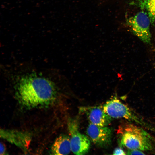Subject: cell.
Returning a JSON list of instances; mask_svg holds the SVG:
<instances>
[{"mask_svg": "<svg viewBox=\"0 0 155 155\" xmlns=\"http://www.w3.org/2000/svg\"><path fill=\"white\" fill-rule=\"evenodd\" d=\"M55 84L48 79L35 74L25 76L17 84L16 96L19 104L28 109L48 107L56 99Z\"/></svg>", "mask_w": 155, "mask_h": 155, "instance_id": "1", "label": "cell"}, {"mask_svg": "<svg viewBox=\"0 0 155 155\" xmlns=\"http://www.w3.org/2000/svg\"><path fill=\"white\" fill-rule=\"evenodd\" d=\"M120 145L129 149L147 151L152 149L151 137L142 129L133 124L126 123L119 129Z\"/></svg>", "mask_w": 155, "mask_h": 155, "instance_id": "2", "label": "cell"}, {"mask_svg": "<svg viewBox=\"0 0 155 155\" xmlns=\"http://www.w3.org/2000/svg\"><path fill=\"white\" fill-rule=\"evenodd\" d=\"M67 123L71 136V151L76 155L86 154L90 149V143L89 140L87 136L79 132L78 120L69 118Z\"/></svg>", "mask_w": 155, "mask_h": 155, "instance_id": "3", "label": "cell"}, {"mask_svg": "<svg viewBox=\"0 0 155 155\" xmlns=\"http://www.w3.org/2000/svg\"><path fill=\"white\" fill-rule=\"evenodd\" d=\"M102 108L105 112L112 118H124L141 125H145L142 120L127 105L115 98L107 101Z\"/></svg>", "mask_w": 155, "mask_h": 155, "instance_id": "4", "label": "cell"}, {"mask_svg": "<svg viewBox=\"0 0 155 155\" xmlns=\"http://www.w3.org/2000/svg\"><path fill=\"white\" fill-rule=\"evenodd\" d=\"M128 23L136 36L145 43L150 42L151 35L150 30V21L146 13L143 11L139 12L130 18Z\"/></svg>", "mask_w": 155, "mask_h": 155, "instance_id": "5", "label": "cell"}, {"mask_svg": "<svg viewBox=\"0 0 155 155\" xmlns=\"http://www.w3.org/2000/svg\"><path fill=\"white\" fill-rule=\"evenodd\" d=\"M0 137L27 152L32 139L29 132L16 130L1 129Z\"/></svg>", "mask_w": 155, "mask_h": 155, "instance_id": "6", "label": "cell"}, {"mask_svg": "<svg viewBox=\"0 0 155 155\" xmlns=\"http://www.w3.org/2000/svg\"><path fill=\"white\" fill-rule=\"evenodd\" d=\"M86 132L92 142L97 146L106 147L111 143L112 131L107 126H100L90 123Z\"/></svg>", "mask_w": 155, "mask_h": 155, "instance_id": "7", "label": "cell"}, {"mask_svg": "<svg viewBox=\"0 0 155 155\" xmlns=\"http://www.w3.org/2000/svg\"><path fill=\"white\" fill-rule=\"evenodd\" d=\"M80 111L86 115L90 123L99 126H107L111 122L112 118L99 106L84 107Z\"/></svg>", "mask_w": 155, "mask_h": 155, "instance_id": "8", "label": "cell"}, {"mask_svg": "<svg viewBox=\"0 0 155 155\" xmlns=\"http://www.w3.org/2000/svg\"><path fill=\"white\" fill-rule=\"evenodd\" d=\"M71 150L70 137L67 135L61 134L55 140L51 149V154L67 155Z\"/></svg>", "mask_w": 155, "mask_h": 155, "instance_id": "9", "label": "cell"}, {"mask_svg": "<svg viewBox=\"0 0 155 155\" xmlns=\"http://www.w3.org/2000/svg\"><path fill=\"white\" fill-rule=\"evenodd\" d=\"M146 3L149 11L155 17V0H146Z\"/></svg>", "mask_w": 155, "mask_h": 155, "instance_id": "10", "label": "cell"}, {"mask_svg": "<svg viewBox=\"0 0 155 155\" xmlns=\"http://www.w3.org/2000/svg\"><path fill=\"white\" fill-rule=\"evenodd\" d=\"M127 154L128 155H144L142 151L138 149H128Z\"/></svg>", "mask_w": 155, "mask_h": 155, "instance_id": "11", "label": "cell"}, {"mask_svg": "<svg viewBox=\"0 0 155 155\" xmlns=\"http://www.w3.org/2000/svg\"><path fill=\"white\" fill-rule=\"evenodd\" d=\"M127 154L124 151L119 148H116L114 150L113 154L114 155H126Z\"/></svg>", "mask_w": 155, "mask_h": 155, "instance_id": "12", "label": "cell"}, {"mask_svg": "<svg viewBox=\"0 0 155 155\" xmlns=\"http://www.w3.org/2000/svg\"><path fill=\"white\" fill-rule=\"evenodd\" d=\"M0 155H4L7 154L6 148L3 144L1 142L0 145Z\"/></svg>", "mask_w": 155, "mask_h": 155, "instance_id": "13", "label": "cell"}]
</instances>
